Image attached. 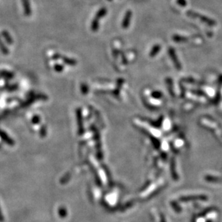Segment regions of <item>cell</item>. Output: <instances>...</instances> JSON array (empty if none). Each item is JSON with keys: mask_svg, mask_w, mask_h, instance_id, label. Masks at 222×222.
I'll list each match as a JSON object with an SVG mask.
<instances>
[{"mask_svg": "<svg viewBox=\"0 0 222 222\" xmlns=\"http://www.w3.org/2000/svg\"><path fill=\"white\" fill-rule=\"evenodd\" d=\"M187 14H188V15H189V16L192 17V18L200 19V20L203 21V22H205V23H206L207 25H214V24H216V22H214V20H212L210 19V18H206V17L203 16V15H199V14H197L196 13H194V12H193V11H188Z\"/></svg>", "mask_w": 222, "mask_h": 222, "instance_id": "6da1fadb", "label": "cell"}, {"mask_svg": "<svg viewBox=\"0 0 222 222\" xmlns=\"http://www.w3.org/2000/svg\"><path fill=\"white\" fill-rule=\"evenodd\" d=\"M0 138L2 139V141L4 142V143L8 144L9 146H13L15 144V141H14L13 139L7 134V133L4 132V131H2V130L1 129H0Z\"/></svg>", "mask_w": 222, "mask_h": 222, "instance_id": "7a4b0ae2", "label": "cell"}, {"mask_svg": "<svg viewBox=\"0 0 222 222\" xmlns=\"http://www.w3.org/2000/svg\"><path fill=\"white\" fill-rule=\"evenodd\" d=\"M21 1H22V8H23L24 15L27 17L30 16L32 14V9L31 5H30V0H21Z\"/></svg>", "mask_w": 222, "mask_h": 222, "instance_id": "3957f363", "label": "cell"}, {"mask_svg": "<svg viewBox=\"0 0 222 222\" xmlns=\"http://www.w3.org/2000/svg\"><path fill=\"white\" fill-rule=\"evenodd\" d=\"M131 16H132V13H131V10L127 11L125 15V17H124L123 22H122V27H124V28H126V27H128V26H129L130 22H131Z\"/></svg>", "mask_w": 222, "mask_h": 222, "instance_id": "277c9868", "label": "cell"}, {"mask_svg": "<svg viewBox=\"0 0 222 222\" xmlns=\"http://www.w3.org/2000/svg\"><path fill=\"white\" fill-rule=\"evenodd\" d=\"M1 37H2L4 39V41H6V43H7L8 45H13V44L14 43V40L13 38H12L11 35L9 33V32H7V30H4L1 31Z\"/></svg>", "mask_w": 222, "mask_h": 222, "instance_id": "5b68a950", "label": "cell"}, {"mask_svg": "<svg viewBox=\"0 0 222 222\" xmlns=\"http://www.w3.org/2000/svg\"><path fill=\"white\" fill-rule=\"evenodd\" d=\"M0 76L7 79H12L15 77V74L13 72L7 70H0Z\"/></svg>", "mask_w": 222, "mask_h": 222, "instance_id": "8992f818", "label": "cell"}, {"mask_svg": "<svg viewBox=\"0 0 222 222\" xmlns=\"http://www.w3.org/2000/svg\"><path fill=\"white\" fill-rule=\"evenodd\" d=\"M0 50H1V52L3 53V54L6 55V56L10 53V50H9L8 48L6 46L4 43L3 42V41L1 40V36H0Z\"/></svg>", "mask_w": 222, "mask_h": 222, "instance_id": "52a82bcc", "label": "cell"}, {"mask_svg": "<svg viewBox=\"0 0 222 222\" xmlns=\"http://www.w3.org/2000/svg\"><path fill=\"white\" fill-rule=\"evenodd\" d=\"M18 90V85H5L1 89V90H7L9 92H13L15 90Z\"/></svg>", "mask_w": 222, "mask_h": 222, "instance_id": "ba28073f", "label": "cell"}, {"mask_svg": "<svg viewBox=\"0 0 222 222\" xmlns=\"http://www.w3.org/2000/svg\"><path fill=\"white\" fill-rule=\"evenodd\" d=\"M107 14V9L106 8H101L100 10H99L98 12H97V14H96L95 15V18H97V19L98 20H100L101 18H103L104 16H105V15Z\"/></svg>", "mask_w": 222, "mask_h": 222, "instance_id": "9c48e42d", "label": "cell"}, {"mask_svg": "<svg viewBox=\"0 0 222 222\" xmlns=\"http://www.w3.org/2000/svg\"><path fill=\"white\" fill-rule=\"evenodd\" d=\"M99 20L95 18V19L93 20L92 22V30L93 31H96V30H97V28H98Z\"/></svg>", "mask_w": 222, "mask_h": 222, "instance_id": "30bf717a", "label": "cell"}, {"mask_svg": "<svg viewBox=\"0 0 222 222\" xmlns=\"http://www.w3.org/2000/svg\"><path fill=\"white\" fill-rule=\"evenodd\" d=\"M19 98L18 97H10V98H7L6 102H11L13 101H19Z\"/></svg>", "mask_w": 222, "mask_h": 222, "instance_id": "8fae6325", "label": "cell"}, {"mask_svg": "<svg viewBox=\"0 0 222 222\" xmlns=\"http://www.w3.org/2000/svg\"><path fill=\"white\" fill-rule=\"evenodd\" d=\"M4 216L3 214L2 211H1V207H0V222H4Z\"/></svg>", "mask_w": 222, "mask_h": 222, "instance_id": "7c38bea8", "label": "cell"}, {"mask_svg": "<svg viewBox=\"0 0 222 222\" xmlns=\"http://www.w3.org/2000/svg\"><path fill=\"white\" fill-rule=\"evenodd\" d=\"M32 121H33V123H38V121H39V118H38V116H34L33 118L32 119Z\"/></svg>", "mask_w": 222, "mask_h": 222, "instance_id": "4fadbf2b", "label": "cell"}, {"mask_svg": "<svg viewBox=\"0 0 222 222\" xmlns=\"http://www.w3.org/2000/svg\"><path fill=\"white\" fill-rule=\"evenodd\" d=\"M177 3L179 4H181V5H185L186 4V1L185 0H177Z\"/></svg>", "mask_w": 222, "mask_h": 222, "instance_id": "5bb4252c", "label": "cell"}]
</instances>
